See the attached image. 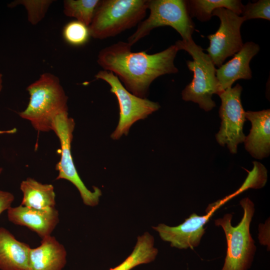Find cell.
<instances>
[{
	"label": "cell",
	"instance_id": "1",
	"mask_svg": "<svg viewBox=\"0 0 270 270\" xmlns=\"http://www.w3.org/2000/svg\"><path fill=\"white\" fill-rule=\"evenodd\" d=\"M132 46L122 41L106 46L100 51L97 62L104 70L115 74L130 92L146 98L155 79L178 72L174 60L179 50L174 44L162 52L148 54L146 50L133 52Z\"/></svg>",
	"mask_w": 270,
	"mask_h": 270
},
{
	"label": "cell",
	"instance_id": "2",
	"mask_svg": "<svg viewBox=\"0 0 270 270\" xmlns=\"http://www.w3.org/2000/svg\"><path fill=\"white\" fill-rule=\"evenodd\" d=\"M30 100L26 108L18 113L29 120L39 132L52 130L56 116L68 112V96L59 78L50 73H44L26 88Z\"/></svg>",
	"mask_w": 270,
	"mask_h": 270
},
{
	"label": "cell",
	"instance_id": "3",
	"mask_svg": "<svg viewBox=\"0 0 270 270\" xmlns=\"http://www.w3.org/2000/svg\"><path fill=\"white\" fill-rule=\"evenodd\" d=\"M148 0H103L96 9L89 30L91 36L103 40L138 25L144 18Z\"/></svg>",
	"mask_w": 270,
	"mask_h": 270
},
{
	"label": "cell",
	"instance_id": "4",
	"mask_svg": "<svg viewBox=\"0 0 270 270\" xmlns=\"http://www.w3.org/2000/svg\"><path fill=\"white\" fill-rule=\"evenodd\" d=\"M174 44L178 50L187 52L193 59L186 61L188 68L193 72L194 77L182 90V98L198 104L205 111L212 110L216 106L212 95L219 93L214 64L208 54L204 53L202 48L192 39L188 42L178 40Z\"/></svg>",
	"mask_w": 270,
	"mask_h": 270
},
{
	"label": "cell",
	"instance_id": "5",
	"mask_svg": "<svg viewBox=\"0 0 270 270\" xmlns=\"http://www.w3.org/2000/svg\"><path fill=\"white\" fill-rule=\"evenodd\" d=\"M244 210L241 221L236 226L232 225V215L226 214L222 218L214 220L216 226L224 230L227 242L226 255L222 270H247L250 267L256 246L250 231L254 206L248 198L240 201Z\"/></svg>",
	"mask_w": 270,
	"mask_h": 270
},
{
	"label": "cell",
	"instance_id": "6",
	"mask_svg": "<svg viewBox=\"0 0 270 270\" xmlns=\"http://www.w3.org/2000/svg\"><path fill=\"white\" fill-rule=\"evenodd\" d=\"M148 10H150L148 18L138 24L135 32L128 39L132 46L149 34L153 29L164 26L174 28L184 41L192 39L194 24L188 14L186 0H148Z\"/></svg>",
	"mask_w": 270,
	"mask_h": 270
},
{
	"label": "cell",
	"instance_id": "7",
	"mask_svg": "<svg viewBox=\"0 0 270 270\" xmlns=\"http://www.w3.org/2000/svg\"><path fill=\"white\" fill-rule=\"evenodd\" d=\"M95 78L109 84L110 92L115 95L118 103L120 118L118 124L110 136L113 140H118L124 134L128 135L134 122L145 119L160 108L158 102L138 97L130 92L111 72L100 70Z\"/></svg>",
	"mask_w": 270,
	"mask_h": 270
},
{
	"label": "cell",
	"instance_id": "8",
	"mask_svg": "<svg viewBox=\"0 0 270 270\" xmlns=\"http://www.w3.org/2000/svg\"><path fill=\"white\" fill-rule=\"evenodd\" d=\"M74 126V121L68 117V112L59 114L54 120L52 130L58 138L61 146L60 159L56 165V170L58 172L56 180L64 179L71 182L80 192L84 204L94 206L98 204L102 192L96 186H94L93 191L89 190L76 171L71 153Z\"/></svg>",
	"mask_w": 270,
	"mask_h": 270
},
{
	"label": "cell",
	"instance_id": "9",
	"mask_svg": "<svg viewBox=\"0 0 270 270\" xmlns=\"http://www.w3.org/2000/svg\"><path fill=\"white\" fill-rule=\"evenodd\" d=\"M242 90L238 84L218 94L222 101L219 110L222 122L216 138L220 146L226 144L232 154L237 152L238 144L244 142L246 138L242 131L246 118L241 102Z\"/></svg>",
	"mask_w": 270,
	"mask_h": 270
},
{
	"label": "cell",
	"instance_id": "10",
	"mask_svg": "<svg viewBox=\"0 0 270 270\" xmlns=\"http://www.w3.org/2000/svg\"><path fill=\"white\" fill-rule=\"evenodd\" d=\"M220 20V26L214 34L208 36L209 47L206 50L214 66L220 67L226 58L242 48L240 27L245 21L242 16L224 8H218L212 12Z\"/></svg>",
	"mask_w": 270,
	"mask_h": 270
},
{
	"label": "cell",
	"instance_id": "11",
	"mask_svg": "<svg viewBox=\"0 0 270 270\" xmlns=\"http://www.w3.org/2000/svg\"><path fill=\"white\" fill-rule=\"evenodd\" d=\"M223 204L222 200L210 204L206 208V215L201 216L194 213L178 226H170L160 224L156 226H152V228L158 233L162 240L170 242L172 247L193 249L199 245L205 233L204 226L214 212Z\"/></svg>",
	"mask_w": 270,
	"mask_h": 270
},
{
	"label": "cell",
	"instance_id": "12",
	"mask_svg": "<svg viewBox=\"0 0 270 270\" xmlns=\"http://www.w3.org/2000/svg\"><path fill=\"white\" fill-rule=\"evenodd\" d=\"M260 46L248 42L230 60L216 69V76L218 82L219 93L231 88L240 79L249 80L252 78L250 63L252 58L260 51Z\"/></svg>",
	"mask_w": 270,
	"mask_h": 270
},
{
	"label": "cell",
	"instance_id": "13",
	"mask_svg": "<svg viewBox=\"0 0 270 270\" xmlns=\"http://www.w3.org/2000/svg\"><path fill=\"white\" fill-rule=\"evenodd\" d=\"M8 217L14 224L27 227L42 238L50 236L59 222L58 212L55 208L38 210L20 205L10 208Z\"/></svg>",
	"mask_w": 270,
	"mask_h": 270
},
{
	"label": "cell",
	"instance_id": "14",
	"mask_svg": "<svg viewBox=\"0 0 270 270\" xmlns=\"http://www.w3.org/2000/svg\"><path fill=\"white\" fill-rule=\"evenodd\" d=\"M246 118L252 124L250 133L245 138L246 150L254 158L262 159L270 152V110L247 111Z\"/></svg>",
	"mask_w": 270,
	"mask_h": 270
},
{
	"label": "cell",
	"instance_id": "15",
	"mask_svg": "<svg viewBox=\"0 0 270 270\" xmlns=\"http://www.w3.org/2000/svg\"><path fill=\"white\" fill-rule=\"evenodd\" d=\"M42 239L38 246L30 249L28 270H62L66 263L64 246L50 235Z\"/></svg>",
	"mask_w": 270,
	"mask_h": 270
},
{
	"label": "cell",
	"instance_id": "16",
	"mask_svg": "<svg viewBox=\"0 0 270 270\" xmlns=\"http://www.w3.org/2000/svg\"><path fill=\"white\" fill-rule=\"evenodd\" d=\"M30 246L17 240L7 229L0 227V269L28 270Z\"/></svg>",
	"mask_w": 270,
	"mask_h": 270
},
{
	"label": "cell",
	"instance_id": "17",
	"mask_svg": "<svg viewBox=\"0 0 270 270\" xmlns=\"http://www.w3.org/2000/svg\"><path fill=\"white\" fill-rule=\"evenodd\" d=\"M20 188L23 194L21 206L38 210L55 208L56 194L52 184L29 178L22 181Z\"/></svg>",
	"mask_w": 270,
	"mask_h": 270
},
{
	"label": "cell",
	"instance_id": "18",
	"mask_svg": "<svg viewBox=\"0 0 270 270\" xmlns=\"http://www.w3.org/2000/svg\"><path fill=\"white\" fill-rule=\"evenodd\" d=\"M186 3L190 18L195 17L202 22L209 20L216 8H224L240 16L244 7L239 0H190Z\"/></svg>",
	"mask_w": 270,
	"mask_h": 270
},
{
	"label": "cell",
	"instance_id": "19",
	"mask_svg": "<svg viewBox=\"0 0 270 270\" xmlns=\"http://www.w3.org/2000/svg\"><path fill=\"white\" fill-rule=\"evenodd\" d=\"M158 250L154 246V238L148 232L138 236L137 242L129 256L117 266L110 270H130L135 266L154 260Z\"/></svg>",
	"mask_w": 270,
	"mask_h": 270
},
{
	"label": "cell",
	"instance_id": "20",
	"mask_svg": "<svg viewBox=\"0 0 270 270\" xmlns=\"http://www.w3.org/2000/svg\"><path fill=\"white\" fill-rule=\"evenodd\" d=\"M100 2L98 0H65L64 12L89 26Z\"/></svg>",
	"mask_w": 270,
	"mask_h": 270
},
{
	"label": "cell",
	"instance_id": "21",
	"mask_svg": "<svg viewBox=\"0 0 270 270\" xmlns=\"http://www.w3.org/2000/svg\"><path fill=\"white\" fill-rule=\"evenodd\" d=\"M62 36L68 44L80 46L88 42L90 35L89 27L76 20L68 22L64 26Z\"/></svg>",
	"mask_w": 270,
	"mask_h": 270
},
{
	"label": "cell",
	"instance_id": "22",
	"mask_svg": "<svg viewBox=\"0 0 270 270\" xmlns=\"http://www.w3.org/2000/svg\"><path fill=\"white\" fill-rule=\"evenodd\" d=\"M53 0H16L10 3L8 6L14 8L18 4L24 6L27 10L28 21L32 24L34 25L44 18Z\"/></svg>",
	"mask_w": 270,
	"mask_h": 270
},
{
	"label": "cell",
	"instance_id": "23",
	"mask_svg": "<svg viewBox=\"0 0 270 270\" xmlns=\"http://www.w3.org/2000/svg\"><path fill=\"white\" fill-rule=\"evenodd\" d=\"M245 21L254 18L270 20V0H260L254 3L248 2L244 6L242 13Z\"/></svg>",
	"mask_w": 270,
	"mask_h": 270
},
{
	"label": "cell",
	"instance_id": "24",
	"mask_svg": "<svg viewBox=\"0 0 270 270\" xmlns=\"http://www.w3.org/2000/svg\"><path fill=\"white\" fill-rule=\"evenodd\" d=\"M14 199V196L12 193L0 190V214L11 208Z\"/></svg>",
	"mask_w": 270,
	"mask_h": 270
},
{
	"label": "cell",
	"instance_id": "25",
	"mask_svg": "<svg viewBox=\"0 0 270 270\" xmlns=\"http://www.w3.org/2000/svg\"><path fill=\"white\" fill-rule=\"evenodd\" d=\"M16 132V128H13V129L7 130H0V134H13V133H14Z\"/></svg>",
	"mask_w": 270,
	"mask_h": 270
},
{
	"label": "cell",
	"instance_id": "26",
	"mask_svg": "<svg viewBox=\"0 0 270 270\" xmlns=\"http://www.w3.org/2000/svg\"><path fill=\"white\" fill-rule=\"evenodd\" d=\"M2 74L0 73V92L2 89Z\"/></svg>",
	"mask_w": 270,
	"mask_h": 270
}]
</instances>
